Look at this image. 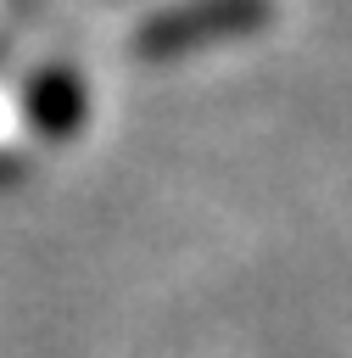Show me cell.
I'll list each match as a JSON object with an SVG mask.
<instances>
[{"label": "cell", "mask_w": 352, "mask_h": 358, "mask_svg": "<svg viewBox=\"0 0 352 358\" xmlns=\"http://www.w3.org/2000/svg\"><path fill=\"white\" fill-rule=\"evenodd\" d=\"M268 17H274V0H173V6L151 11L129 45L140 62H173V56L240 39V34L263 28Z\"/></svg>", "instance_id": "obj_1"}, {"label": "cell", "mask_w": 352, "mask_h": 358, "mask_svg": "<svg viewBox=\"0 0 352 358\" xmlns=\"http://www.w3.org/2000/svg\"><path fill=\"white\" fill-rule=\"evenodd\" d=\"M22 117H28V129L45 134V140H73V134L84 129V117H89V90H84V78H78L73 67H61V62L28 73V84H22Z\"/></svg>", "instance_id": "obj_2"}]
</instances>
